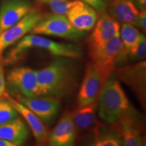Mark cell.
<instances>
[{
  "mask_svg": "<svg viewBox=\"0 0 146 146\" xmlns=\"http://www.w3.org/2000/svg\"><path fill=\"white\" fill-rule=\"evenodd\" d=\"M72 58L57 57L50 64L35 70L39 96L62 98L75 87L78 71Z\"/></svg>",
  "mask_w": 146,
  "mask_h": 146,
  "instance_id": "cell-1",
  "label": "cell"
},
{
  "mask_svg": "<svg viewBox=\"0 0 146 146\" xmlns=\"http://www.w3.org/2000/svg\"><path fill=\"white\" fill-rule=\"evenodd\" d=\"M98 98V115L108 125L118 123L132 109L119 81L112 76L103 85Z\"/></svg>",
  "mask_w": 146,
  "mask_h": 146,
  "instance_id": "cell-2",
  "label": "cell"
},
{
  "mask_svg": "<svg viewBox=\"0 0 146 146\" xmlns=\"http://www.w3.org/2000/svg\"><path fill=\"white\" fill-rule=\"evenodd\" d=\"M33 48L46 50L56 57L79 58L83 55L82 50L78 45L71 43H59L39 36L30 34L24 36L8 53L3 62L13 64L23 57L27 51Z\"/></svg>",
  "mask_w": 146,
  "mask_h": 146,
  "instance_id": "cell-3",
  "label": "cell"
},
{
  "mask_svg": "<svg viewBox=\"0 0 146 146\" xmlns=\"http://www.w3.org/2000/svg\"><path fill=\"white\" fill-rule=\"evenodd\" d=\"M125 50L119 34L95 48L89 49V55L96 66L104 83L112 76L117 64H122Z\"/></svg>",
  "mask_w": 146,
  "mask_h": 146,
  "instance_id": "cell-4",
  "label": "cell"
},
{
  "mask_svg": "<svg viewBox=\"0 0 146 146\" xmlns=\"http://www.w3.org/2000/svg\"><path fill=\"white\" fill-rule=\"evenodd\" d=\"M31 34L54 36L78 41L87 35L86 33L78 30L65 15L51 14L43 16L30 31Z\"/></svg>",
  "mask_w": 146,
  "mask_h": 146,
  "instance_id": "cell-5",
  "label": "cell"
},
{
  "mask_svg": "<svg viewBox=\"0 0 146 146\" xmlns=\"http://www.w3.org/2000/svg\"><path fill=\"white\" fill-rule=\"evenodd\" d=\"M10 91L25 97L39 96L35 70L29 67H19L11 70L6 78Z\"/></svg>",
  "mask_w": 146,
  "mask_h": 146,
  "instance_id": "cell-6",
  "label": "cell"
},
{
  "mask_svg": "<svg viewBox=\"0 0 146 146\" xmlns=\"http://www.w3.org/2000/svg\"><path fill=\"white\" fill-rule=\"evenodd\" d=\"M16 99L32 111L46 124L52 123L57 117L60 110V102L58 98L50 96H37L35 98L16 95Z\"/></svg>",
  "mask_w": 146,
  "mask_h": 146,
  "instance_id": "cell-7",
  "label": "cell"
},
{
  "mask_svg": "<svg viewBox=\"0 0 146 146\" xmlns=\"http://www.w3.org/2000/svg\"><path fill=\"white\" fill-rule=\"evenodd\" d=\"M43 16L40 11L33 9L18 23L0 33V60L2 59L3 52L30 33Z\"/></svg>",
  "mask_w": 146,
  "mask_h": 146,
  "instance_id": "cell-8",
  "label": "cell"
},
{
  "mask_svg": "<svg viewBox=\"0 0 146 146\" xmlns=\"http://www.w3.org/2000/svg\"><path fill=\"white\" fill-rule=\"evenodd\" d=\"M118 78L128 85L136 94L142 104H145L146 63L138 62L133 65L121 67L116 71Z\"/></svg>",
  "mask_w": 146,
  "mask_h": 146,
  "instance_id": "cell-9",
  "label": "cell"
},
{
  "mask_svg": "<svg viewBox=\"0 0 146 146\" xmlns=\"http://www.w3.org/2000/svg\"><path fill=\"white\" fill-rule=\"evenodd\" d=\"M104 84V83L96 66L94 63L88 64L78 91V108L83 107L96 102Z\"/></svg>",
  "mask_w": 146,
  "mask_h": 146,
  "instance_id": "cell-10",
  "label": "cell"
},
{
  "mask_svg": "<svg viewBox=\"0 0 146 146\" xmlns=\"http://www.w3.org/2000/svg\"><path fill=\"white\" fill-rule=\"evenodd\" d=\"M32 10L28 0H3L0 7V33L18 23Z\"/></svg>",
  "mask_w": 146,
  "mask_h": 146,
  "instance_id": "cell-11",
  "label": "cell"
},
{
  "mask_svg": "<svg viewBox=\"0 0 146 146\" xmlns=\"http://www.w3.org/2000/svg\"><path fill=\"white\" fill-rule=\"evenodd\" d=\"M120 28L118 22L107 12L104 11L100 13L94 31L88 39L89 49L99 47L119 34Z\"/></svg>",
  "mask_w": 146,
  "mask_h": 146,
  "instance_id": "cell-12",
  "label": "cell"
},
{
  "mask_svg": "<svg viewBox=\"0 0 146 146\" xmlns=\"http://www.w3.org/2000/svg\"><path fill=\"white\" fill-rule=\"evenodd\" d=\"M137 112L133 108L118 122L123 146H145Z\"/></svg>",
  "mask_w": 146,
  "mask_h": 146,
  "instance_id": "cell-13",
  "label": "cell"
},
{
  "mask_svg": "<svg viewBox=\"0 0 146 146\" xmlns=\"http://www.w3.org/2000/svg\"><path fill=\"white\" fill-rule=\"evenodd\" d=\"M3 98L8 100L17 110L18 114H21L25 120L33 135L35 139L36 146H45L47 142L49 134L44 123L28 108L11 97L8 93L4 95Z\"/></svg>",
  "mask_w": 146,
  "mask_h": 146,
  "instance_id": "cell-14",
  "label": "cell"
},
{
  "mask_svg": "<svg viewBox=\"0 0 146 146\" xmlns=\"http://www.w3.org/2000/svg\"><path fill=\"white\" fill-rule=\"evenodd\" d=\"M76 129L71 113L65 112L48 135V146H74Z\"/></svg>",
  "mask_w": 146,
  "mask_h": 146,
  "instance_id": "cell-15",
  "label": "cell"
},
{
  "mask_svg": "<svg viewBox=\"0 0 146 146\" xmlns=\"http://www.w3.org/2000/svg\"><path fill=\"white\" fill-rule=\"evenodd\" d=\"M66 16L73 27L84 32L92 30L98 18V12L80 0H76L75 4Z\"/></svg>",
  "mask_w": 146,
  "mask_h": 146,
  "instance_id": "cell-16",
  "label": "cell"
},
{
  "mask_svg": "<svg viewBox=\"0 0 146 146\" xmlns=\"http://www.w3.org/2000/svg\"><path fill=\"white\" fill-rule=\"evenodd\" d=\"M82 146H123L119 129L114 126L96 125Z\"/></svg>",
  "mask_w": 146,
  "mask_h": 146,
  "instance_id": "cell-17",
  "label": "cell"
},
{
  "mask_svg": "<svg viewBox=\"0 0 146 146\" xmlns=\"http://www.w3.org/2000/svg\"><path fill=\"white\" fill-rule=\"evenodd\" d=\"M108 13L117 21L135 26L139 10L133 0H111L108 8Z\"/></svg>",
  "mask_w": 146,
  "mask_h": 146,
  "instance_id": "cell-18",
  "label": "cell"
},
{
  "mask_svg": "<svg viewBox=\"0 0 146 146\" xmlns=\"http://www.w3.org/2000/svg\"><path fill=\"white\" fill-rule=\"evenodd\" d=\"M29 132L27 124L18 117L0 125V139L23 145L29 138Z\"/></svg>",
  "mask_w": 146,
  "mask_h": 146,
  "instance_id": "cell-19",
  "label": "cell"
},
{
  "mask_svg": "<svg viewBox=\"0 0 146 146\" xmlns=\"http://www.w3.org/2000/svg\"><path fill=\"white\" fill-rule=\"evenodd\" d=\"M97 104L95 102L83 107L78 108L71 113L72 121L76 129L80 130L94 128L96 126V112Z\"/></svg>",
  "mask_w": 146,
  "mask_h": 146,
  "instance_id": "cell-20",
  "label": "cell"
},
{
  "mask_svg": "<svg viewBox=\"0 0 146 146\" xmlns=\"http://www.w3.org/2000/svg\"><path fill=\"white\" fill-rule=\"evenodd\" d=\"M119 35L125 50L129 51L141 40L143 35L134 25L123 23L120 28Z\"/></svg>",
  "mask_w": 146,
  "mask_h": 146,
  "instance_id": "cell-21",
  "label": "cell"
},
{
  "mask_svg": "<svg viewBox=\"0 0 146 146\" xmlns=\"http://www.w3.org/2000/svg\"><path fill=\"white\" fill-rule=\"evenodd\" d=\"M127 60L132 62H140L145 59L146 56V39L145 36H142L141 40L129 51H126Z\"/></svg>",
  "mask_w": 146,
  "mask_h": 146,
  "instance_id": "cell-22",
  "label": "cell"
},
{
  "mask_svg": "<svg viewBox=\"0 0 146 146\" xmlns=\"http://www.w3.org/2000/svg\"><path fill=\"white\" fill-rule=\"evenodd\" d=\"M18 112L5 98L0 100V125L17 118Z\"/></svg>",
  "mask_w": 146,
  "mask_h": 146,
  "instance_id": "cell-23",
  "label": "cell"
},
{
  "mask_svg": "<svg viewBox=\"0 0 146 146\" xmlns=\"http://www.w3.org/2000/svg\"><path fill=\"white\" fill-rule=\"evenodd\" d=\"M76 2V0H47L46 3L52 11L53 14L66 16Z\"/></svg>",
  "mask_w": 146,
  "mask_h": 146,
  "instance_id": "cell-24",
  "label": "cell"
},
{
  "mask_svg": "<svg viewBox=\"0 0 146 146\" xmlns=\"http://www.w3.org/2000/svg\"><path fill=\"white\" fill-rule=\"evenodd\" d=\"M80 1L91 6L100 14L104 12L106 9V5L104 0H80Z\"/></svg>",
  "mask_w": 146,
  "mask_h": 146,
  "instance_id": "cell-25",
  "label": "cell"
},
{
  "mask_svg": "<svg viewBox=\"0 0 146 146\" xmlns=\"http://www.w3.org/2000/svg\"><path fill=\"white\" fill-rule=\"evenodd\" d=\"M6 81H5L4 70L2 59L0 60V100L2 99L4 95L6 94Z\"/></svg>",
  "mask_w": 146,
  "mask_h": 146,
  "instance_id": "cell-26",
  "label": "cell"
},
{
  "mask_svg": "<svg viewBox=\"0 0 146 146\" xmlns=\"http://www.w3.org/2000/svg\"><path fill=\"white\" fill-rule=\"evenodd\" d=\"M135 27H139L142 31L145 32L146 30V10L139 11V13L137 18Z\"/></svg>",
  "mask_w": 146,
  "mask_h": 146,
  "instance_id": "cell-27",
  "label": "cell"
},
{
  "mask_svg": "<svg viewBox=\"0 0 146 146\" xmlns=\"http://www.w3.org/2000/svg\"><path fill=\"white\" fill-rule=\"evenodd\" d=\"M135 6L139 11L145 10L146 8V0H134L133 1Z\"/></svg>",
  "mask_w": 146,
  "mask_h": 146,
  "instance_id": "cell-28",
  "label": "cell"
},
{
  "mask_svg": "<svg viewBox=\"0 0 146 146\" xmlns=\"http://www.w3.org/2000/svg\"><path fill=\"white\" fill-rule=\"evenodd\" d=\"M0 146H22V145H18L17 144H15L14 143H12V142L5 141V140L0 139Z\"/></svg>",
  "mask_w": 146,
  "mask_h": 146,
  "instance_id": "cell-29",
  "label": "cell"
},
{
  "mask_svg": "<svg viewBox=\"0 0 146 146\" xmlns=\"http://www.w3.org/2000/svg\"><path fill=\"white\" fill-rule=\"evenodd\" d=\"M37 1H41V2H43V3H46L47 1V0H37Z\"/></svg>",
  "mask_w": 146,
  "mask_h": 146,
  "instance_id": "cell-30",
  "label": "cell"
},
{
  "mask_svg": "<svg viewBox=\"0 0 146 146\" xmlns=\"http://www.w3.org/2000/svg\"><path fill=\"white\" fill-rule=\"evenodd\" d=\"M104 1H110L111 0H104Z\"/></svg>",
  "mask_w": 146,
  "mask_h": 146,
  "instance_id": "cell-31",
  "label": "cell"
}]
</instances>
